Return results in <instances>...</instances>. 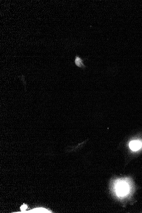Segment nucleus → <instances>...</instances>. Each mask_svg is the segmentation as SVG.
<instances>
[{
    "mask_svg": "<svg viewBox=\"0 0 142 213\" xmlns=\"http://www.w3.org/2000/svg\"><path fill=\"white\" fill-rule=\"evenodd\" d=\"M115 189L116 194L119 197H125L129 192V185L125 180H118L115 186Z\"/></svg>",
    "mask_w": 142,
    "mask_h": 213,
    "instance_id": "nucleus-1",
    "label": "nucleus"
},
{
    "mask_svg": "<svg viewBox=\"0 0 142 213\" xmlns=\"http://www.w3.org/2000/svg\"><path fill=\"white\" fill-rule=\"evenodd\" d=\"M130 148L133 151H137L142 147V141L139 140L133 141L129 144Z\"/></svg>",
    "mask_w": 142,
    "mask_h": 213,
    "instance_id": "nucleus-2",
    "label": "nucleus"
},
{
    "mask_svg": "<svg viewBox=\"0 0 142 213\" xmlns=\"http://www.w3.org/2000/svg\"><path fill=\"white\" fill-rule=\"evenodd\" d=\"M85 59H83L81 57H79L78 55H76L75 59V64L77 67L81 68L83 70H85L86 68V66L84 64V61Z\"/></svg>",
    "mask_w": 142,
    "mask_h": 213,
    "instance_id": "nucleus-3",
    "label": "nucleus"
},
{
    "mask_svg": "<svg viewBox=\"0 0 142 213\" xmlns=\"http://www.w3.org/2000/svg\"><path fill=\"white\" fill-rule=\"evenodd\" d=\"M51 213L49 211H48L46 209L43 208H35L31 211L28 212H24V213Z\"/></svg>",
    "mask_w": 142,
    "mask_h": 213,
    "instance_id": "nucleus-4",
    "label": "nucleus"
},
{
    "mask_svg": "<svg viewBox=\"0 0 142 213\" xmlns=\"http://www.w3.org/2000/svg\"><path fill=\"white\" fill-rule=\"evenodd\" d=\"M27 205H22V206H21V208H21V211H22V212L24 213V212H25V210L27 209Z\"/></svg>",
    "mask_w": 142,
    "mask_h": 213,
    "instance_id": "nucleus-5",
    "label": "nucleus"
}]
</instances>
